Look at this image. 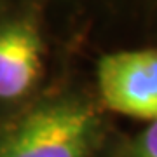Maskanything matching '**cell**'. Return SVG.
<instances>
[{
	"label": "cell",
	"mask_w": 157,
	"mask_h": 157,
	"mask_svg": "<svg viewBox=\"0 0 157 157\" xmlns=\"http://www.w3.org/2000/svg\"><path fill=\"white\" fill-rule=\"evenodd\" d=\"M98 133L91 105L72 98L47 101L0 135V157H89Z\"/></svg>",
	"instance_id": "6da1fadb"
},
{
	"label": "cell",
	"mask_w": 157,
	"mask_h": 157,
	"mask_svg": "<svg viewBox=\"0 0 157 157\" xmlns=\"http://www.w3.org/2000/svg\"><path fill=\"white\" fill-rule=\"evenodd\" d=\"M101 101L112 112L157 121V49L121 51L98 63Z\"/></svg>",
	"instance_id": "7a4b0ae2"
},
{
	"label": "cell",
	"mask_w": 157,
	"mask_h": 157,
	"mask_svg": "<svg viewBox=\"0 0 157 157\" xmlns=\"http://www.w3.org/2000/svg\"><path fill=\"white\" fill-rule=\"evenodd\" d=\"M42 68V42L30 23L0 28V98L14 100L35 84Z\"/></svg>",
	"instance_id": "3957f363"
},
{
	"label": "cell",
	"mask_w": 157,
	"mask_h": 157,
	"mask_svg": "<svg viewBox=\"0 0 157 157\" xmlns=\"http://www.w3.org/2000/svg\"><path fill=\"white\" fill-rule=\"evenodd\" d=\"M133 157H157V121L136 136L133 143Z\"/></svg>",
	"instance_id": "277c9868"
}]
</instances>
